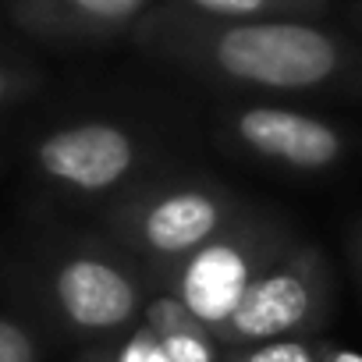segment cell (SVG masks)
Listing matches in <instances>:
<instances>
[{"label": "cell", "mask_w": 362, "mask_h": 362, "mask_svg": "<svg viewBox=\"0 0 362 362\" xmlns=\"http://www.w3.org/2000/svg\"><path fill=\"white\" fill-rule=\"evenodd\" d=\"M114 362H174V358H170L163 337H160L153 327H146L142 334H135V337L121 348V355H117Z\"/></svg>", "instance_id": "obj_12"}, {"label": "cell", "mask_w": 362, "mask_h": 362, "mask_svg": "<svg viewBox=\"0 0 362 362\" xmlns=\"http://www.w3.org/2000/svg\"><path fill=\"white\" fill-rule=\"evenodd\" d=\"M100 362H114V358H100Z\"/></svg>", "instance_id": "obj_16"}, {"label": "cell", "mask_w": 362, "mask_h": 362, "mask_svg": "<svg viewBox=\"0 0 362 362\" xmlns=\"http://www.w3.org/2000/svg\"><path fill=\"white\" fill-rule=\"evenodd\" d=\"M156 0H8L11 22L40 40H107L135 29Z\"/></svg>", "instance_id": "obj_8"}, {"label": "cell", "mask_w": 362, "mask_h": 362, "mask_svg": "<svg viewBox=\"0 0 362 362\" xmlns=\"http://www.w3.org/2000/svg\"><path fill=\"white\" fill-rule=\"evenodd\" d=\"M22 86H25V75H22L18 68H11V64L0 61V107L11 103V100L22 93Z\"/></svg>", "instance_id": "obj_13"}, {"label": "cell", "mask_w": 362, "mask_h": 362, "mask_svg": "<svg viewBox=\"0 0 362 362\" xmlns=\"http://www.w3.org/2000/svg\"><path fill=\"white\" fill-rule=\"evenodd\" d=\"M327 309V267L313 245L277 256L242 295L238 309L214 341L245 348L277 337H298Z\"/></svg>", "instance_id": "obj_3"}, {"label": "cell", "mask_w": 362, "mask_h": 362, "mask_svg": "<svg viewBox=\"0 0 362 362\" xmlns=\"http://www.w3.org/2000/svg\"><path fill=\"white\" fill-rule=\"evenodd\" d=\"M0 362H40V344L29 327L0 316Z\"/></svg>", "instance_id": "obj_11"}, {"label": "cell", "mask_w": 362, "mask_h": 362, "mask_svg": "<svg viewBox=\"0 0 362 362\" xmlns=\"http://www.w3.org/2000/svg\"><path fill=\"white\" fill-rule=\"evenodd\" d=\"M348 15H351V22H355V25H362V0H358V4H351V11H348Z\"/></svg>", "instance_id": "obj_15"}, {"label": "cell", "mask_w": 362, "mask_h": 362, "mask_svg": "<svg viewBox=\"0 0 362 362\" xmlns=\"http://www.w3.org/2000/svg\"><path fill=\"white\" fill-rule=\"evenodd\" d=\"M277 256H284V249H277L274 231H263L249 221H235L214 242L174 263L170 298L192 316V323L217 337V330L238 309L249 284Z\"/></svg>", "instance_id": "obj_2"}, {"label": "cell", "mask_w": 362, "mask_h": 362, "mask_svg": "<svg viewBox=\"0 0 362 362\" xmlns=\"http://www.w3.org/2000/svg\"><path fill=\"white\" fill-rule=\"evenodd\" d=\"M231 224H235V206L224 192L203 185H181L132 206L124 231L142 252L177 263L203 249L206 242H214Z\"/></svg>", "instance_id": "obj_4"}, {"label": "cell", "mask_w": 362, "mask_h": 362, "mask_svg": "<svg viewBox=\"0 0 362 362\" xmlns=\"http://www.w3.org/2000/svg\"><path fill=\"white\" fill-rule=\"evenodd\" d=\"M135 43L163 61L242 89L309 93L337 82L358 54L305 18L224 22L160 4L135 29Z\"/></svg>", "instance_id": "obj_1"}, {"label": "cell", "mask_w": 362, "mask_h": 362, "mask_svg": "<svg viewBox=\"0 0 362 362\" xmlns=\"http://www.w3.org/2000/svg\"><path fill=\"white\" fill-rule=\"evenodd\" d=\"M203 18L224 22H263V18H309L327 11L330 0H167Z\"/></svg>", "instance_id": "obj_9"}, {"label": "cell", "mask_w": 362, "mask_h": 362, "mask_svg": "<svg viewBox=\"0 0 362 362\" xmlns=\"http://www.w3.org/2000/svg\"><path fill=\"white\" fill-rule=\"evenodd\" d=\"M228 362H320V344L305 337H277V341L235 348Z\"/></svg>", "instance_id": "obj_10"}, {"label": "cell", "mask_w": 362, "mask_h": 362, "mask_svg": "<svg viewBox=\"0 0 362 362\" xmlns=\"http://www.w3.org/2000/svg\"><path fill=\"white\" fill-rule=\"evenodd\" d=\"M50 298L57 316L82 334H110L142 313L139 284L107 256L75 252L50 274Z\"/></svg>", "instance_id": "obj_6"}, {"label": "cell", "mask_w": 362, "mask_h": 362, "mask_svg": "<svg viewBox=\"0 0 362 362\" xmlns=\"http://www.w3.org/2000/svg\"><path fill=\"white\" fill-rule=\"evenodd\" d=\"M320 362H362V351H351V348H320Z\"/></svg>", "instance_id": "obj_14"}, {"label": "cell", "mask_w": 362, "mask_h": 362, "mask_svg": "<svg viewBox=\"0 0 362 362\" xmlns=\"http://www.w3.org/2000/svg\"><path fill=\"white\" fill-rule=\"evenodd\" d=\"M231 135L263 160L291 170H327L344 156V135L316 114L252 103L231 117Z\"/></svg>", "instance_id": "obj_7"}, {"label": "cell", "mask_w": 362, "mask_h": 362, "mask_svg": "<svg viewBox=\"0 0 362 362\" xmlns=\"http://www.w3.org/2000/svg\"><path fill=\"white\" fill-rule=\"evenodd\" d=\"M358 259H362V245H358Z\"/></svg>", "instance_id": "obj_17"}, {"label": "cell", "mask_w": 362, "mask_h": 362, "mask_svg": "<svg viewBox=\"0 0 362 362\" xmlns=\"http://www.w3.org/2000/svg\"><path fill=\"white\" fill-rule=\"evenodd\" d=\"M139 167V142L110 121H78L50 132L36 146V170L54 185L100 196L117 189Z\"/></svg>", "instance_id": "obj_5"}]
</instances>
